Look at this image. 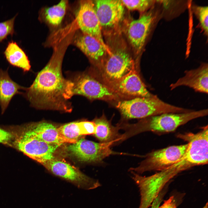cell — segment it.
I'll list each match as a JSON object with an SVG mask.
<instances>
[{"label":"cell","mask_w":208,"mask_h":208,"mask_svg":"<svg viewBox=\"0 0 208 208\" xmlns=\"http://www.w3.org/2000/svg\"><path fill=\"white\" fill-rule=\"evenodd\" d=\"M62 59L53 57L37 75L32 84L25 88L21 95L36 109L70 112L69 101L73 96V84L63 76Z\"/></svg>","instance_id":"obj_1"},{"label":"cell","mask_w":208,"mask_h":208,"mask_svg":"<svg viewBox=\"0 0 208 208\" xmlns=\"http://www.w3.org/2000/svg\"><path fill=\"white\" fill-rule=\"evenodd\" d=\"M207 109L179 113H168L153 116L142 119L136 123L123 127L125 139L146 131L167 133L173 131L181 125L194 119L207 116Z\"/></svg>","instance_id":"obj_2"},{"label":"cell","mask_w":208,"mask_h":208,"mask_svg":"<svg viewBox=\"0 0 208 208\" xmlns=\"http://www.w3.org/2000/svg\"><path fill=\"white\" fill-rule=\"evenodd\" d=\"M116 107L126 119H143L163 114L183 113L192 111L167 103L156 95L150 97H136L120 101Z\"/></svg>","instance_id":"obj_3"},{"label":"cell","mask_w":208,"mask_h":208,"mask_svg":"<svg viewBox=\"0 0 208 208\" xmlns=\"http://www.w3.org/2000/svg\"><path fill=\"white\" fill-rule=\"evenodd\" d=\"M190 168L182 159L171 166L150 176H142L131 171L132 178L140 190L141 198L138 208H148L170 180L179 172Z\"/></svg>","instance_id":"obj_4"},{"label":"cell","mask_w":208,"mask_h":208,"mask_svg":"<svg viewBox=\"0 0 208 208\" xmlns=\"http://www.w3.org/2000/svg\"><path fill=\"white\" fill-rule=\"evenodd\" d=\"M162 17L161 7L156 2L149 11L130 23L127 29V36L137 53L143 49L149 36Z\"/></svg>","instance_id":"obj_5"},{"label":"cell","mask_w":208,"mask_h":208,"mask_svg":"<svg viewBox=\"0 0 208 208\" xmlns=\"http://www.w3.org/2000/svg\"><path fill=\"white\" fill-rule=\"evenodd\" d=\"M188 146V143L172 146L152 151L146 155L138 166L130 168L129 171L139 174L147 171H159L166 169L182 158Z\"/></svg>","instance_id":"obj_6"},{"label":"cell","mask_w":208,"mask_h":208,"mask_svg":"<svg viewBox=\"0 0 208 208\" xmlns=\"http://www.w3.org/2000/svg\"><path fill=\"white\" fill-rule=\"evenodd\" d=\"M14 144L18 150L42 165L55 158L54 154L59 146L44 142L29 130L16 138Z\"/></svg>","instance_id":"obj_7"},{"label":"cell","mask_w":208,"mask_h":208,"mask_svg":"<svg viewBox=\"0 0 208 208\" xmlns=\"http://www.w3.org/2000/svg\"><path fill=\"white\" fill-rule=\"evenodd\" d=\"M42 165L54 175L79 189L90 190L101 186L98 180L89 177L77 168L65 162L55 158L44 163Z\"/></svg>","instance_id":"obj_8"},{"label":"cell","mask_w":208,"mask_h":208,"mask_svg":"<svg viewBox=\"0 0 208 208\" xmlns=\"http://www.w3.org/2000/svg\"><path fill=\"white\" fill-rule=\"evenodd\" d=\"M69 79L73 84V95H81L92 100H111L116 97L110 87L85 72L77 73Z\"/></svg>","instance_id":"obj_9"},{"label":"cell","mask_w":208,"mask_h":208,"mask_svg":"<svg viewBox=\"0 0 208 208\" xmlns=\"http://www.w3.org/2000/svg\"><path fill=\"white\" fill-rule=\"evenodd\" d=\"M111 144L96 142L81 138L68 145L67 150L79 160L86 163H100L112 155L122 153L113 151Z\"/></svg>","instance_id":"obj_10"},{"label":"cell","mask_w":208,"mask_h":208,"mask_svg":"<svg viewBox=\"0 0 208 208\" xmlns=\"http://www.w3.org/2000/svg\"><path fill=\"white\" fill-rule=\"evenodd\" d=\"M178 138L188 142L183 157L192 167L207 164L208 127L207 125L196 133L191 132L177 134Z\"/></svg>","instance_id":"obj_11"},{"label":"cell","mask_w":208,"mask_h":208,"mask_svg":"<svg viewBox=\"0 0 208 208\" xmlns=\"http://www.w3.org/2000/svg\"><path fill=\"white\" fill-rule=\"evenodd\" d=\"M103 65L102 73L105 80L111 84L135 70L134 60L124 49L112 52Z\"/></svg>","instance_id":"obj_12"},{"label":"cell","mask_w":208,"mask_h":208,"mask_svg":"<svg viewBox=\"0 0 208 208\" xmlns=\"http://www.w3.org/2000/svg\"><path fill=\"white\" fill-rule=\"evenodd\" d=\"M75 16L77 24L83 33L95 38L109 49L103 40L101 27L92 1H80Z\"/></svg>","instance_id":"obj_13"},{"label":"cell","mask_w":208,"mask_h":208,"mask_svg":"<svg viewBox=\"0 0 208 208\" xmlns=\"http://www.w3.org/2000/svg\"><path fill=\"white\" fill-rule=\"evenodd\" d=\"M93 2L101 29H112L122 20L125 10L121 0H96Z\"/></svg>","instance_id":"obj_14"},{"label":"cell","mask_w":208,"mask_h":208,"mask_svg":"<svg viewBox=\"0 0 208 208\" xmlns=\"http://www.w3.org/2000/svg\"><path fill=\"white\" fill-rule=\"evenodd\" d=\"M110 85L115 94L122 96L150 97L155 95L148 90L135 70Z\"/></svg>","instance_id":"obj_15"},{"label":"cell","mask_w":208,"mask_h":208,"mask_svg":"<svg viewBox=\"0 0 208 208\" xmlns=\"http://www.w3.org/2000/svg\"><path fill=\"white\" fill-rule=\"evenodd\" d=\"M208 64L203 63L198 68L184 72L185 75L170 86L172 90L180 86H185L195 91L208 93Z\"/></svg>","instance_id":"obj_16"},{"label":"cell","mask_w":208,"mask_h":208,"mask_svg":"<svg viewBox=\"0 0 208 208\" xmlns=\"http://www.w3.org/2000/svg\"><path fill=\"white\" fill-rule=\"evenodd\" d=\"M28 129L34 135L44 142L59 146L64 143L76 142L66 138L59 133L58 128L50 123L41 122L32 124Z\"/></svg>","instance_id":"obj_17"},{"label":"cell","mask_w":208,"mask_h":208,"mask_svg":"<svg viewBox=\"0 0 208 208\" xmlns=\"http://www.w3.org/2000/svg\"><path fill=\"white\" fill-rule=\"evenodd\" d=\"M76 46L86 56L92 60H101L106 52L110 55L112 52L95 38L83 33L75 40Z\"/></svg>","instance_id":"obj_18"},{"label":"cell","mask_w":208,"mask_h":208,"mask_svg":"<svg viewBox=\"0 0 208 208\" xmlns=\"http://www.w3.org/2000/svg\"><path fill=\"white\" fill-rule=\"evenodd\" d=\"M95 124L94 134L100 142L109 143L112 145L116 142L122 141V134L119 133L120 125L113 126L111 123L103 115L94 121Z\"/></svg>","instance_id":"obj_19"},{"label":"cell","mask_w":208,"mask_h":208,"mask_svg":"<svg viewBox=\"0 0 208 208\" xmlns=\"http://www.w3.org/2000/svg\"><path fill=\"white\" fill-rule=\"evenodd\" d=\"M25 87L14 81L10 77L8 70L0 69V105L1 113H3L13 96L17 94H21V90Z\"/></svg>","instance_id":"obj_20"},{"label":"cell","mask_w":208,"mask_h":208,"mask_svg":"<svg viewBox=\"0 0 208 208\" xmlns=\"http://www.w3.org/2000/svg\"><path fill=\"white\" fill-rule=\"evenodd\" d=\"M4 54L12 65L21 68L25 73L30 70L31 66L27 56L16 42L13 41L9 42Z\"/></svg>","instance_id":"obj_21"},{"label":"cell","mask_w":208,"mask_h":208,"mask_svg":"<svg viewBox=\"0 0 208 208\" xmlns=\"http://www.w3.org/2000/svg\"><path fill=\"white\" fill-rule=\"evenodd\" d=\"M67 1L62 0L57 4L46 8L45 16L47 21L54 26H58L61 23L65 15Z\"/></svg>","instance_id":"obj_22"},{"label":"cell","mask_w":208,"mask_h":208,"mask_svg":"<svg viewBox=\"0 0 208 208\" xmlns=\"http://www.w3.org/2000/svg\"><path fill=\"white\" fill-rule=\"evenodd\" d=\"M124 7L131 10H137L143 14L150 9L155 5L156 0H121Z\"/></svg>","instance_id":"obj_23"},{"label":"cell","mask_w":208,"mask_h":208,"mask_svg":"<svg viewBox=\"0 0 208 208\" xmlns=\"http://www.w3.org/2000/svg\"><path fill=\"white\" fill-rule=\"evenodd\" d=\"M60 134L64 138L76 142L81 135L78 122L67 123L58 127Z\"/></svg>","instance_id":"obj_24"},{"label":"cell","mask_w":208,"mask_h":208,"mask_svg":"<svg viewBox=\"0 0 208 208\" xmlns=\"http://www.w3.org/2000/svg\"><path fill=\"white\" fill-rule=\"evenodd\" d=\"M208 7L196 5H192L193 12L198 19L199 25L204 34L207 36L208 29Z\"/></svg>","instance_id":"obj_25"},{"label":"cell","mask_w":208,"mask_h":208,"mask_svg":"<svg viewBox=\"0 0 208 208\" xmlns=\"http://www.w3.org/2000/svg\"><path fill=\"white\" fill-rule=\"evenodd\" d=\"M16 15L5 21L0 22V42L9 35L14 33V24Z\"/></svg>","instance_id":"obj_26"},{"label":"cell","mask_w":208,"mask_h":208,"mask_svg":"<svg viewBox=\"0 0 208 208\" xmlns=\"http://www.w3.org/2000/svg\"><path fill=\"white\" fill-rule=\"evenodd\" d=\"M78 124L81 135L94 134L95 124L94 121L79 122H78Z\"/></svg>","instance_id":"obj_27"},{"label":"cell","mask_w":208,"mask_h":208,"mask_svg":"<svg viewBox=\"0 0 208 208\" xmlns=\"http://www.w3.org/2000/svg\"><path fill=\"white\" fill-rule=\"evenodd\" d=\"M13 136L10 132L0 128V143H7L12 138Z\"/></svg>","instance_id":"obj_28"},{"label":"cell","mask_w":208,"mask_h":208,"mask_svg":"<svg viewBox=\"0 0 208 208\" xmlns=\"http://www.w3.org/2000/svg\"><path fill=\"white\" fill-rule=\"evenodd\" d=\"M158 208H177L176 202L174 196H171L165 200L162 205Z\"/></svg>","instance_id":"obj_29"},{"label":"cell","mask_w":208,"mask_h":208,"mask_svg":"<svg viewBox=\"0 0 208 208\" xmlns=\"http://www.w3.org/2000/svg\"><path fill=\"white\" fill-rule=\"evenodd\" d=\"M161 199L159 197H157L152 203L151 208H158L159 206Z\"/></svg>","instance_id":"obj_30"},{"label":"cell","mask_w":208,"mask_h":208,"mask_svg":"<svg viewBox=\"0 0 208 208\" xmlns=\"http://www.w3.org/2000/svg\"><path fill=\"white\" fill-rule=\"evenodd\" d=\"M206 206H205V207H204L203 208H207H207H206Z\"/></svg>","instance_id":"obj_31"}]
</instances>
